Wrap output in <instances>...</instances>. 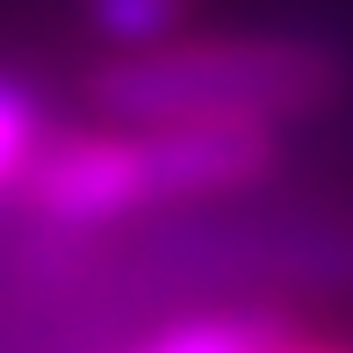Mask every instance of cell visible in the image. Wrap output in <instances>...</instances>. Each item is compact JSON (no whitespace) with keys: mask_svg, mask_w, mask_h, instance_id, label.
Segmentation results:
<instances>
[{"mask_svg":"<svg viewBox=\"0 0 353 353\" xmlns=\"http://www.w3.org/2000/svg\"><path fill=\"white\" fill-rule=\"evenodd\" d=\"M14 202L29 210V223L58 238L79 231H108V223H130L152 210V173H144V137L130 123H108V130H65L43 137V152L29 159Z\"/></svg>","mask_w":353,"mask_h":353,"instance_id":"3957f363","label":"cell"},{"mask_svg":"<svg viewBox=\"0 0 353 353\" xmlns=\"http://www.w3.org/2000/svg\"><path fill=\"white\" fill-rule=\"evenodd\" d=\"M267 353H353L346 339H317V332H281Z\"/></svg>","mask_w":353,"mask_h":353,"instance_id":"ba28073f","label":"cell"},{"mask_svg":"<svg viewBox=\"0 0 353 353\" xmlns=\"http://www.w3.org/2000/svg\"><path fill=\"white\" fill-rule=\"evenodd\" d=\"M144 173H152V210L173 202H216L267 181L281 159L274 130L260 123H144Z\"/></svg>","mask_w":353,"mask_h":353,"instance_id":"277c9868","label":"cell"},{"mask_svg":"<svg viewBox=\"0 0 353 353\" xmlns=\"http://www.w3.org/2000/svg\"><path fill=\"white\" fill-rule=\"evenodd\" d=\"M43 137H51V123H43V94L29 87V79L0 72V202H14L29 159L43 152Z\"/></svg>","mask_w":353,"mask_h":353,"instance_id":"52a82bcc","label":"cell"},{"mask_svg":"<svg viewBox=\"0 0 353 353\" xmlns=\"http://www.w3.org/2000/svg\"><path fill=\"white\" fill-rule=\"evenodd\" d=\"M346 94V58L317 37H173L152 51H116L87 72V101L108 123H303Z\"/></svg>","mask_w":353,"mask_h":353,"instance_id":"6da1fadb","label":"cell"},{"mask_svg":"<svg viewBox=\"0 0 353 353\" xmlns=\"http://www.w3.org/2000/svg\"><path fill=\"white\" fill-rule=\"evenodd\" d=\"M195 14V0H87V22L101 43L116 51H152V43H173Z\"/></svg>","mask_w":353,"mask_h":353,"instance_id":"8992f818","label":"cell"},{"mask_svg":"<svg viewBox=\"0 0 353 353\" xmlns=\"http://www.w3.org/2000/svg\"><path fill=\"white\" fill-rule=\"evenodd\" d=\"M159 267L195 288H296L353 296V216H267V223H181Z\"/></svg>","mask_w":353,"mask_h":353,"instance_id":"7a4b0ae2","label":"cell"},{"mask_svg":"<svg viewBox=\"0 0 353 353\" xmlns=\"http://www.w3.org/2000/svg\"><path fill=\"white\" fill-rule=\"evenodd\" d=\"M281 332H296L281 310H202V317H181V325L152 332L130 353H267Z\"/></svg>","mask_w":353,"mask_h":353,"instance_id":"5b68a950","label":"cell"}]
</instances>
